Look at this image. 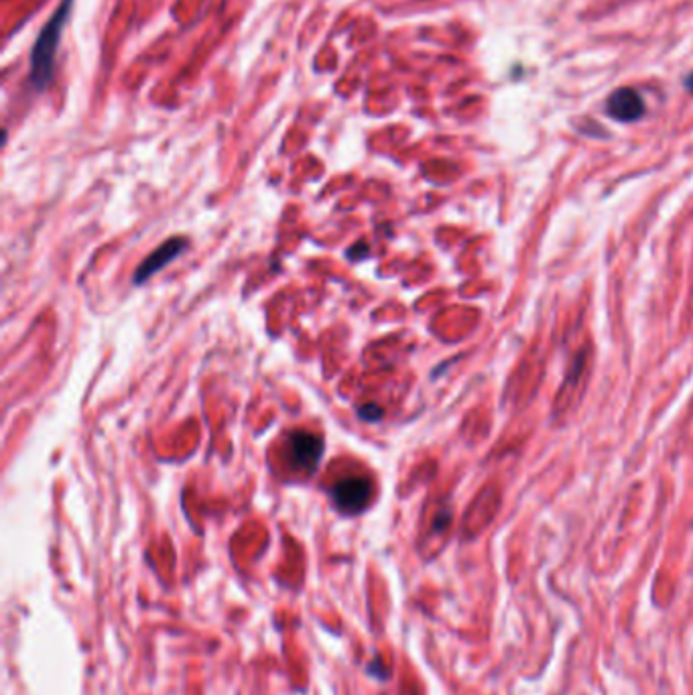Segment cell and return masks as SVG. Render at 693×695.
I'll list each match as a JSON object with an SVG mask.
<instances>
[{"instance_id":"obj_6","label":"cell","mask_w":693,"mask_h":695,"mask_svg":"<svg viewBox=\"0 0 693 695\" xmlns=\"http://www.w3.org/2000/svg\"><path fill=\"white\" fill-rule=\"evenodd\" d=\"M359 417L364 421H378L383 417V411L375 405H364L359 409Z\"/></svg>"},{"instance_id":"obj_5","label":"cell","mask_w":693,"mask_h":695,"mask_svg":"<svg viewBox=\"0 0 693 695\" xmlns=\"http://www.w3.org/2000/svg\"><path fill=\"white\" fill-rule=\"evenodd\" d=\"M188 248V240L186 238H172L167 240L165 245H161L149 259L141 262V267L137 269L134 273V285H143L146 279L155 275L157 271H161L165 264L175 261L184 250Z\"/></svg>"},{"instance_id":"obj_2","label":"cell","mask_w":693,"mask_h":695,"mask_svg":"<svg viewBox=\"0 0 693 695\" xmlns=\"http://www.w3.org/2000/svg\"><path fill=\"white\" fill-rule=\"evenodd\" d=\"M333 505L344 515H359L368 507L373 498L371 480L362 476H348L338 480L332 488Z\"/></svg>"},{"instance_id":"obj_4","label":"cell","mask_w":693,"mask_h":695,"mask_svg":"<svg viewBox=\"0 0 693 695\" xmlns=\"http://www.w3.org/2000/svg\"><path fill=\"white\" fill-rule=\"evenodd\" d=\"M607 113L619 122H635L645 115V102L633 87H619L608 96Z\"/></svg>"},{"instance_id":"obj_1","label":"cell","mask_w":693,"mask_h":695,"mask_svg":"<svg viewBox=\"0 0 693 695\" xmlns=\"http://www.w3.org/2000/svg\"><path fill=\"white\" fill-rule=\"evenodd\" d=\"M72 7L73 0H61L58 11L49 16V21L45 23L37 42L33 45L30 82L31 86L37 87V90H45V87L49 86L51 78H54L61 33H63V27H66V23L70 19Z\"/></svg>"},{"instance_id":"obj_3","label":"cell","mask_w":693,"mask_h":695,"mask_svg":"<svg viewBox=\"0 0 693 695\" xmlns=\"http://www.w3.org/2000/svg\"><path fill=\"white\" fill-rule=\"evenodd\" d=\"M287 449H290L291 462L297 470L314 472L324 453V441L319 435L309 434V432H293Z\"/></svg>"},{"instance_id":"obj_7","label":"cell","mask_w":693,"mask_h":695,"mask_svg":"<svg viewBox=\"0 0 693 695\" xmlns=\"http://www.w3.org/2000/svg\"><path fill=\"white\" fill-rule=\"evenodd\" d=\"M683 86H685V90H688L690 94H693V72L690 73L688 78H685V82H683Z\"/></svg>"}]
</instances>
